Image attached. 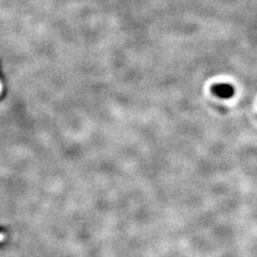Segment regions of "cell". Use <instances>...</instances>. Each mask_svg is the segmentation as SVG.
Instances as JSON below:
<instances>
[{
  "label": "cell",
  "mask_w": 257,
  "mask_h": 257,
  "mask_svg": "<svg viewBox=\"0 0 257 257\" xmlns=\"http://www.w3.org/2000/svg\"><path fill=\"white\" fill-rule=\"evenodd\" d=\"M210 91L213 95L218 96L220 99H231L235 95V87L228 83H215L210 87Z\"/></svg>",
  "instance_id": "cell-1"
},
{
  "label": "cell",
  "mask_w": 257,
  "mask_h": 257,
  "mask_svg": "<svg viewBox=\"0 0 257 257\" xmlns=\"http://www.w3.org/2000/svg\"><path fill=\"white\" fill-rule=\"evenodd\" d=\"M0 91H2V84H0Z\"/></svg>",
  "instance_id": "cell-2"
}]
</instances>
